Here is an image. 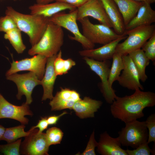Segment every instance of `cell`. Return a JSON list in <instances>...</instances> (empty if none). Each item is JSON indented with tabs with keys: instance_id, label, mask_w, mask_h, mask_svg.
<instances>
[{
	"instance_id": "obj_39",
	"label": "cell",
	"mask_w": 155,
	"mask_h": 155,
	"mask_svg": "<svg viewBox=\"0 0 155 155\" xmlns=\"http://www.w3.org/2000/svg\"><path fill=\"white\" fill-rule=\"evenodd\" d=\"M56 0H36L37 3L40 4H44L51 3Z\"/></svg>"
},
{
	"instance_id": "obj_22",
	"label": "cell",
	"mask_w": 155,
	"mask_h": 155,
	"mask_svg": "<svg viewBox=\"0 0 155 155\" xmlns=\"http://www.w3.org/2000/svg\"><path fill=\"white\" fill-rule=\"evenodd\" d=\"M102 102L100 100L85 96L81 98L74 104L72 109L80 118L83 119L94 117L95 113L100 108Z\"/></svg>"
},
{
	"instance_id": "obj_4",
	"label": "cell",
	"mask_w": 155,
	"mask_h": 155,
	"mask_svg": "<svg viewBox=\"0 0 155 155\" xmlns=\"http://www.w3.org/2000/svg\"><path fill=\"white\" fill-rule=\"evenodd\" d=\"M155 32V25L152 24L125 30V34L128 36L123 42L118 44L115 52L122 56L127 55L133 51L141 49Z\"/></svg>"
},
{
	"instance_id": "obj_6",
	"label": "cell",
	"mask_w": 155,
	"mask_h": 155,
	"mask_svg": "<svg viewBox=\"0 0 155 155\" xmlns=\"http://www.w3.org/2000/svg\"><path fill=\"white\" fill-rule=\"evenodd\" d=\"M77 8L68 13L61 11L49 18V20L71 32L73 36H69V38L80 43L84 49H93L95 44L86 39L79 30L77 23Z\"/></svg>"
},
{
	"instance_id": "obj_33",
	"label": "cell",
	"mask_w": 155,
	"mask_h": 155,
	"mask_svg": "<svg viewBox=\"0 0 155 155\" xmlns=\"http://www.w3.org/2000/svg\"><path fill=\"white\" fill-rule=\"evenodd\" d=\"M145 122L148 130L147 143L149 144L152 142H155V114L150 115Z\"/></svg>"
},
{
	"instance_id": "obj_30",
	"label": "cell",
	"mask_w": 155,
	"mask_h": 155,
	"mask_svg": "<svg viewBox=\"0 0 155 155\" xmlns=\"http://www.w3.org/2000/svg\"><path fill=\"white\" fill-rule=\"evenodd\" d=\"M22 139L6 144H0V152L5 155H20Z\"/></svg>"
},
{
	"instance_id": "obj_11",
	"label": "cell",
	"mask_w": 155,
	"mask_h": 155,
	"mask_svg": "<svg viewBox=\"0 0 155 155\" xmlns=\"http://www.w3.org/2000/svg\"><path fill=\"white\" fill-rule=\"evenodd\" d=\"M30 134L25 137L21 143L20 152L26 155H47L49 146L46 137L45 133H39L38 129L32 127Z\"/></svg>"
},
{
	"instance_id": "obj_37",
	"label": "cell",
	"mask_w": 155,
	"mask_h": 155,
	"mask_svg": "<svg viewBox=\"0 0 155 155\" xmlns=\"http://www.w3.org/2000/svg\"><path fill=\"white\" fill-rule=\"evenodd\" d=\"M89 0H56L55 1L67 3L78 8L86 3Z\"/></svg>"
},
{
	"instance_id": "obj_26",
	"label": "cell",
	"mask_w": 155,
	"mask_h": 155,
	"mask_svg": "<svg viewBox=\"0 0 155 155\" xmlns=\"http://www.w3.org/2000/svg\"><path fill=\"white\" fill-rule=\"evenodd\" d=\"M75 65V62L72 59H65L62 58L61 50L57 54L54 61V69L57 76L67 73Z\"/></svg>"
},
{
	"instance_id": "obj_23",
	"label": "cell",
	"mask_w": 155,
	"mask_h": 155,
	"mask_svg": "<svg viewBox=\"0 0 155 155\" xmlns=\"http://www.w3.org/2000/svg\"><path fill=\"white\" fill-rule=\"evenodd\" d=\"M121 15L125 26L135 16L142 2L133 0H113Z\"/></svg>"
},
{
	"instance_id": "obj_1",
	"label": "cell",
	"mask_w": 155,
	"mask_h": 155,
	"mask_svg": "<svg viewBox=\"0 0 155 155\" xmlns=\"http://www.w3.org/2000/svg\"><path fill=\"white\" fill-rule=\"evenodd\" d=\"M155 105L154 92L137 89L131 95L122 97L117 96L111 104L110 109L114 118L125 123L143 117L144 109Z\"/></svg>"
},
{
	"instance_id": "obj_12",
	"label": "cell",
	"mask_w": 155,
	"mask_h": 155,
	"mask_svg": "<svg viewBox=\"0 0 155 155\" xmlns=\"http://www.w3.org/2000/svg\"><path fill=\"white\" fill-rule=\"evenodd\" d=\"M33 114L29 105L25 102L20 106L13 104L7 101L0 92V119L9 118L18 121L21 124H27L29 119L26 115L32 116Z\"/></svg>"
},
{
	"instance_id": "obj_32",
	"label": "cell",
	"mask_w": 155,
	"mask_h": 155,
	"mask_svg": "<svg viewBox=\"0 0 155 155\" xmlns=\"http://www.w3.org/2000/svg\"><path fill=\"white\" fill-rule=\"evenodd\" d=\"M17 28L15 22L10 16L5 15L0 17V32L5 33Z\"/></svg>"
},
{
	"instance_id": "obj_42",
	"label": "cell",
	"mask_w": 155,
	"mask_h": 155,
	"mask_svg": "<svg viewBox=\"0 0 155 155\" xmlns=\"http://www.w3.org/2000/svg\"><path fill=\"white\" fill-rule=\"evenodd\" d=\"M151 149V153L152 155H155V142H154V143L153 145L152 148Z\"/></svg>"
},
{
	"instance_id": "obj_17",
	"label": "cell",
	"mask_w": 155,
	"mask_h": 155,
	"mask_svg": "<svg viewBox=\"0 0 155 155\" xmlns=\"http://www.w3.org/2000/svg\"><path fill=\"white\" fill-rule=\"evenodd\" d=\"M121 146L117 137H113L105 131L100 135L97 151L102 155H127Z\"/></svg>"
},
{
	"instance_id": "obj_3",
	"label": "cell",
	"mask_w": 155,
	"mask_h": 155,
	"mask_svg": "<svg viewBox=\"0 0 155 155\" xmlns=\"http://www.w3.org/2000/svg\"><path fill=\"white\" fill-rule=\"evenodd\" d=\"M64 33L61 27L49 21L39 41L28 51L31 56L40 54L47 58L56 55L63 44Z\"/></svg>"
},
{
	"instance_id": "obj_15",
	"label": "cell",
	"mask_w": 155,
	"mask_h": 155,
	"mask_svg": "<svg viewBox=\"0 0 155 155\" xmlns=\"http://www.w3.org/2000/svg\"><path fill=\"white\" fill-rule=\"evenodd\" d=\"M81 98L80 94L76 90L61 88L60 90L57 92L51 100L49 104L52 111L72 109L75 103Z\"/></svg>"
},
{
	"instance_id": "obj_43",
	"label": "cell",
	"mask_w": 155,
	"mask_h": 155,
	"mask_svg": "<svg viewBox=\"0 0 155 155\" xmlns=\"http://www.w3.org/2000/svg\"><path fill=\"white\" fill-rule=\"evenodd\" d=\"M13 0L14 1H20L21 0Z\"/></svg>"
},
{
	"instance_id": "obj_40",
	"label": "cell",
	"mask_w": 155,
	"mask_h": 155,
	"mask_svg": "<svg viewBox=\"0 0 155 155\" xmlns=\"http://www.w3.org/2000/svg\"><path fill=\"white\" fill-rule=\"evenodd\" d=\"M5 128L0 125V140H1Z\"/></svg>"
},
{
	"instance_id": "obj_2",
	"label": "cell",
	"mask_w": 155,
	"mask_h": 155,
	"mask_svg": "<svg viewBox=\"0 0 155 155\" xmlns=\"http://www.w3.org/2000/svg\"><path fill=\"white\" fill-rule=\"evenodd\" d=\"M5 15L11 16L17 28L28 36L32 46L36 44L44 33L49 22V18L38 15L19 12L10 6H7Z\"/></svg>"
},
{
	"instance_id": "obj_9",
	"label": "cell",
	"mask_w": 155,
	"mask_h": 155,
	"mask_svg": "<svg viewBox=\"0 0 155 155\" xmlns=\"http://www.w3.org/2000/svg\"><path fill=\"white\" fill-rule=\"evenodd\" d=\"M33 56L19 61L13 60L10 68L6 73V76L19 71H28L34 73L38 78L41 80L45 72L47 58L40 54Z\"/></svg>"
},
{
	"instance_id": "obj_16",
	"label": "cell",
	"mask_w": 155,
	"mask_h": 155,
	"mask_svg": "<svg viewBox=\"0 0 155 155\" xmlns=\"http://www.w3.org/2000/svg\"><path fill=\"white\" fill-rule=\"evenodd\" d=\"M127 36V35H124L100 47L84 49L79 51V53L83 57H87L99 61L109 60L112 59L118 44Z\"/></svg>"
},
{
	"instance_id": "obj_41",
	"label": "cell",
	"mask_w": 155,
	"mask_h": 155,
	"mask_svg": "<svg viewBox=\"0 0 155 155\" xmlns=\"http://www.w3.org/2000/svg\"><path fill=\"white\" fill-rule=\"evenodd\" d=\"M135 1L144 2L148 3L150 4L155 2V0H133Z\"/></svg>"
},
{
	"instance_id": "obj_34",
	"label": "cell",
	"mask_w": 155,
	"mask_h": 155,
	"mask_svg": "<svg viewBox=\"0 0 155 155\" xmlns=\"http://www.w3.org/2000/svg\"><path fill=\"white\" fill-rule=\"evenodd\" d=\"M147 142L144 143L137 148L132 150L128 149L125 150L127 155H150L151 152V149Z\"/></svg>"
},
{
	"instance_id": "obj_29",
	"label": "cell",
	"mask_w": 155,
	"mask_h": 155,
	"mask_svg": "<svg viewBox=\"0 0 155 155\" xmlns=\"http://www.w3.org/2000/svg\"><path fill=\"white\" fill-rule=\"evenodd\" d=\"M48 145L60 144L62 141L63 133L59 128L53 127L48 129L45 133Z\"/></svg>"
},
{
	"instance_id": "obj_35",
	"label": "cell",
	"mask_w": 155,
	"mask_h": 155,
	"mask_svg": "<svg viewBox=\"0 0 155 155\" xmlns=\"http://www.w3.org/2000/svg\"><path fill=\"white\" fill-rule=\"evenodd\" d=\"M98 144L95 138V132L94 130L91 135L85 150L81 155H96L95 149Z\"/></svg>"
},
{
	"instance_id": "obj_13",
	"label": "cell",
	"mask_w": 155,
	"mask_h": 155,
	"mask_svg": "<svg viewBox=\"0 0 155 155\" xmlns=\"http://www.w3.org/2000/svg\"><path fill=\"white\" fill-rule=\"evenodd\" d=\"M124 67L122 73L117 81L121 86L130 90H144L138 72L134 63L128 55H122Z\"/></svg>"
},
{
	"instance_id": "obj_5",
	"label": "cell",
	"mask_w": 155,
	"mask_h": 155,
	"mask_svg": "<svg viewBox=\"0 0 155 155\" xmlns=\"http://www.w3.org/2000/svg\"><path fill=\"white\" fill-rule=\"evenodd\" d=\"M125 125L118 132L117 138L122 146L135 149L147 142L148 133L145 121L136 120Z\"/></svg>"
},
{
	"instance_id": "obj_20",
	"label": "cell",
	"mask_w": 155,
	"mask_h": 155,
	"mask_svg": "<svg viewBox=\"0 0 155 155\" xmlns=\"http://www.w3.org/2000/svg\"><path fill=\"white\" fill-rule=\"evenodd\" d=\"M112 25L117 34L125 35L123 19L116 4L113 0H100Z\"/></svg>"
},
{
	"instance_id": "obj_21",
	"label": "cell",
	"mask_w": 155,
	"mask_h": 155,
	"mask_svg": "<svg viewBox=\"0 0 155 155\" xmlns=\"http://www.w3.org/2000/svg\"><path fill=\"white\" fill-rule=\"evenodd\" d=\"M56 55L47 58L44 74L41 80V85L43 89L42 101L47 99L51 100L53 97L54 86L57 77L54 69V61Z\"/></svg>"
},
{
	"instance_id": "obj_19",
	"label": "cell",
	"mask_w": 155,
	"mask_h": 155,
	"mask_svg": "<svg viewBox=\"0 0 155 155\" xmlns=\"http://www.w3.org/2000/svg\"><path fill=\"white\" fill-rule=\"evenodd\" d=\"M155 22V11L150 4L142 2L135 16L125 26V30L142 26H148Z\"/></svg>"
},
{
	"instance_id": "obj_31",
	"label": "cell",
	"mask_w": 155,
	"mask_h": 155,
	"mask_svg": "<svg viewBox=\"0 0 155 155\" xmlns=\"http://www.w3.org/2000/svg\"><path fill=\"white\" fill-rule=\"evenodd\" d=\"M142 49L146 57L153 63L155 61V32L143 45Z\"/></svg>"
},
{
	"instance_id": "obj_14",
	"label": "cell",
	"mask_w": 155,
	"mask_h": 155,
	"mask_svg": "<svg viewBox=\"0 0 155 155\" xmlns=\"http://www.w3.org/2000/svg\"><path fill=\"white\" fill-rule=\"evenodd\" d=\"M77 8V20L90 16L98 20L100 24L112 28L111 24L100 0H89Z\"/></svg>"
},
{
	"instance_id": "obj_27",
	"label": "cell",
	"mask_w": 155,
	"mask_h": 155,
	"mask_svg": "<svg viewBox=\"0 0 155 155\" xmlns=\"http://www.w3.org/2000/svg\"><path fill=\"white\" fill-rule=\"evenodd\" d=\"M21 32L17 28L5 33L4 36V38L9 41L18 54L22 53L26 48L23 42Z\"/></svg>"
},
{
	"instance_id": "obj_7",
	"label": "cell",
	"mask_w": 155,
	"mask_h": 155,
	"mask_svg": "<svg viewBox=\"0 0 155 155\" xmlns=\"http://www.w3.org/2000/svg\"><path fill=\"white\" fill-rule=\"evenodd\" d=\"M78 21L81 25L83 35L94 44L104 45L125 35L117 34L106 25L102 24H94L90 21L88 17Z\"/></svg>"
},
{
	"instance_id": "obj_38",
	"label": "cell",
	"mask_w": 155,
	"mask_h": 155,
	"mask_svg": "<svg viewBox=\"0 0 155 155\" xmlns=\"http://www.w3.org/2000/svg\"><path fill=\"white\" fill-rule=\"evenodd\" d=\"M66 111H65L58 115H53L47 117V121L49 125H56L60 118L63 115L67 114Z\"/></svg>"
},
{
	"instance_id": "obj_10",
	"label": "cell",
	"mask_w": 155,
	"mask_h": 155,
	"mask_svg": "<svg viewBox=\"0 0 155 155\" xmlns=\"http://www.w3.org/2000/svg\"><path fill=\"white\" fill-rule=\"evenodd\" d=\"M8 80L14 82L18 88L17 98L20 100L23 95L26 97L25 102L29 105L32 101V94L34 88L37 85H41V81L34 72L30 71L27 73L19 74L14 73L6 76Z\"/></svg>"
},
{
	"instance_id": "obj_24",
	"label": "cell",
	"mask_w": 155,
	"mask_h": 155,
	"mask_svg": "<svg viewBox=\"0 0 155 155\" xmlns=\"http://www.w3.org/2000/svg\"><path fill=\"white\" fill-rule=\"evenodd\" d=\"M132 59L138 72L140 80L144 82L148 76L146 69L150 63V60L146 57L142 49L133 51L128 55Z\"/></svg>"
},
{
	"instance_id": "obj_28",
	"label": "cell",
	"mask_w": 155,
	"mask_h": 155,
	"mask_svg": "<svg viewBox=\"0 0 155 155\" xmlns=\"http://www.w3.org/2000/svg\"><path fill=\"white\" fill-rule=\"evenodd\" d=\"M112 59L113 62L110 68L108 79V82L112 86L113 82L117 81L124 67L122 55L120 54L115 52Z\"/></svg>"
},
{
	"instance_id": "obj_36",
	"label": "cell",
	"mask_w": 155,
	"mask_h": 155,
	"mask_svg": "<svg viewBox=\"0 0 155 155\" xmlns=\"http://www.w3.org/2000/svg\"><path fill=\"white\" fill-rule=\"evenodd\" d=\"M47 117H41L37 124L35 126H33L34 128H37L39 133H42L45 129H47L49 125L47 121Z\"/></svg>"
},
{
	"instance_id": "obj_18",
	"label": "cell",
	"mask_w": 155,
	"mask_h": 155,
	"mask_svg": "<svg viewBox=\"0 0 155 155\" xmlns=\"http://www.w3.org/2000/svg\"><path fill=\"white\" fill-rule=\"evenodd\" d=\"M76 8L69 4L58 1L44 4L36 3L29 7L30 14L41 16L49 18L59 12L66 10L71 11Z\"/></svg>"
},
{
	"instance_id": "obj_8",
	"label": "cell",
	"mask_w": 155,
	"mask_h": 155,
	"mask_svg": "<svg viewBox=\"0 0 155 155\" xmlns=\"http://www.w3.org/2000/svg\"><path fill=\"white\" fill-rule=\"evenodd\" d=\"M83 59L90 69L99 77L101 81V92L106 102L111 104L117 96L108 82L110 61L109 60L99 61L87 57H83Z\"/></svg>"
},
{
	"instance_id": "obj_25",
	"label": "cell",
	"mask_w": 155,
	"mask_h": 155,
	"mask_svg": "<svg viewBox=\"0 0 155 155\" xmlns=\"http://www.w3.org/2000/svg\"><path fill=\"white\" fill-rule=\"evenodd\" d=\"M25 127V125L21 124L5 128L1 140H4L9 143L14 142L20 138L27 136L30 133L31 129H30L26 132L24 131Z\"/></svg>"
}]
</instances>
